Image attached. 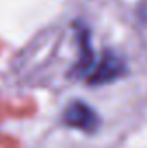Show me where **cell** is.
Wrapping results in <instances>:
<instances>
[{
	"label": "cell",
	"instance_id": "cell-1",
	"mask_svg": "<svg viewBox=\"0 0 147 148\" xmlns=\"http://www.w3.org/2000/svg\"><path fill=\"white\" fill-rule=\"evenodd\" d=\"M128 74V66L121 55L116 52L107 50L104 52L101 62L90 71L88 74V84L90 86H101V84H109L112 81L123 77Z\"/></svg>",
	"mask_w": 147,
	"mask_h": 148
},
{
	"label": "cell",
	"instance_id": "cell-2",
	"mask_svg": "<svg viewBox=\"0 0 147 148\" xmlns=\"http://www.w3.org/2000/svg\"><path fill=\"white\" fill-rule=\"evenodd\" d=\"M62 122L68 127L80 129L83 133H95L99 124H101V119H99L97 112L94 110L90 105H87L81 100H73L64 109Z\"/></svg>",
	"mask_w": 147,
	"mask_h": 148
},
{
	"label": "cell",
	"instance_id": "cell-3",
	"mask_svg": "<svg viewBox=\"0 0 147 148\" xmlns=\"http://www.w3.org/2000/svg\"><path fill=\"white\" fill-rule=\"evenodd\" d=\"M74 29H76V35H78V40H80V59L76 62L73 69L74 76H83L87 74L90 69H92V62H94V52H92V45H90V31L83 26V24H74Z\"/></svg>",
	"mask_w": 147,
	"mask_h": 148
}]
</instances>
